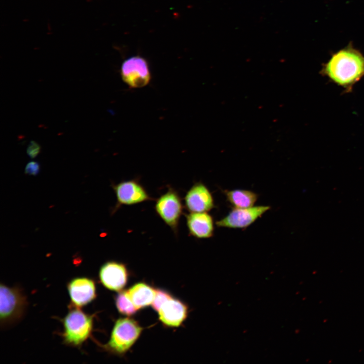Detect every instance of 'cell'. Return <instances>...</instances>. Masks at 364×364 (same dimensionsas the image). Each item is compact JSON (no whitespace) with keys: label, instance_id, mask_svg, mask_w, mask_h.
<instances>
[{"label":"cell","instance_id":"cell-17","mask_svg":"<svg viewBox=\"0 0 364 364\" xmlns=\"http://www.w3.org/2000/svg\"><path fill=\"white\" fill-rule=\"evenodd\" d=\"M172 297L167 291L162 289H156V295L152 304L153 309L158 312L161 306Z\"/></svg>","mask_w":364,"mask_h":364},{"label":"cell","instance_id":"cell-4","mask_svg":"<svg viewBox=\"0 0 364 364\" xmlns=\"http://www.w3.org/2000/svg\"><path fill=\"white\" fill-rule=\"evenodd\" d=\"M0 320L1 326H8L19 321L25 311V296L17 287H10L3 284L0 286Z\"/></svg>","mask_w":364,"mask_h":364},{"label":"cell","instance_id":"cell-10","mask_svg":"<svg viewBox=\"0 0 364 364\" xmlns=\"http://www.w3.org/2000/svg\"><path fill=\"white\" fill-rule=\"evenodd\" d=\"M184 200L189 212H208L215 207L212 194L201 182L195 183L187 192Z\"/></svg>","mask_w":364,"mask_h":364},{"label":"cell","instance_id":"cell-7","mask_svg":"<svg viewBox=\"0 0 364 364\" xmlns=\"http://www.w3.org/2000/svg\"><path fill=\"white\" fill-rule=\"evenodd\" d=\"M121 76L123 81L131 87L140 88L147 85L151 79L148 62L139 55L127 58L122 63Z\"/></svg>","mask_w":364,"mask_h":364},{"label":"cell","instance_id":"cell-13","mask_svg":"<svg viewBox=\"0 0 364 364\" xmlns=\"http://www.w3.org/2000/svg\"><path fill=\"white\" fill-rule=\"evenodd\" d=\"M189 235L197 239L213 237L214 231L212 216L208 212H189L185 214Z\"/></svg>","mask_w":364,"mask_h":364},{"label":"cell","instance_id":"cell-19","mask_svg":"<svg viewBox=\"0 0 364 364\" xmlns=\"http://www.w3.org/2000/svg\"><path fill=\"white\" fill-rule=\"evenodd\" d=\"M40 146L34 141H31L27 148V154L31 158H35L40 152Z\"/></svg>","mask_w":364,"mask_h":364},{"label":"cell","instance_id":"cell-18","mask_svg":"<svg viewBox=\"0 0 364 364\" xmlns=\"http://www.w3.org/2000/svg\"><path fill=\"white\" fill-rule=\"evenodd\" d=\"M40 171L39 164L36 162L31 161L29 162L26 165L25 173L26 174L35 176Z\"/></svg>","mask_w":364,"mask_h":364},{"label":"cell","instance_id":"cell-8","mask_svg":"<svg viewBox=\"0 0 364 364\" xmlns=\"http://www.w3.org/2000/svg\"><path fill=\"white\" fill-rule=\"evenodd\" d=\"M269 206H256L248 208L233 207L224 217L216 221L218 227L246 229L270 209Z\"/></svg>","mask_w":364,"mask_h":364},{"label":"cell","instance_id":"cell-15","mask_svg":"<svg viewBox=\"0 0 364 364\" xmlns=\"http://www.w3.org/2000/svg\"><path fill=\"white\" fill-rule=\"evenodd\" d=\"M226 200L235 208H248L254 206L258 195L247 190L235 189L224 191Z\"/></svg>","mask_w":364,"mask_h":364},{"label":"cell","instance_id":"cell-3","mask_svg":"<svg viewBox=\"0 0 364 364\" xmlns=\"http://www.w3.org/2000/svg\"><path fill=\"white\" fill-rule=\"evenodd\" d=\"M63 326L62 337L64 343L74 347L80 346L91 335L93 328V316L76 307L65 316Z\"/></svg>","mask_w":364,"mask_h":364},{"label":"cell","instance_id":"cell-5","mask_svg":"<svg viewBox=\"0 0 364 364\" xmlns=\"http://www.w3.org/2000/svg\"><path fill=\"white\" fill-rule=\"evenodd\" d=\"M154 208L157 215L175 235H177L184 208L181 198L177 191L168 187L167 192L156 200Z\"/></svg>","mask_w":364,"mask_h":364},{"label":"cell","instance_id":"cell-16","mask_svg":"<svg viewBox=\"0 0 364 364\" xmlns=\"http://www.w3.org/2000/svg\"><path fill=\"white\" fill-rule=\"evenodd\" d=\"M115 301L118 312L123 315L131 316L138 310L128 297L126 290L119 292L116 296Z\"/></svg>","mask_w":364,"mask_h":364},{"label":"cell","instance_id":"cell-1","mask_svg":"<svg viewBox=\"0 0 364 364\" xmlns=\"http://www.w3.org/2000/svg\"><path fill=\"white\" fill-rule=\"evenodd\" d=\"M321 74L346 92L364 77V55L349 44L332 54Z\"/></svg>","mask_w":364,"mask_h":364},{"label":"cell","instance_id":"cell-9","mask_svg":"<svg viewBox=\"0 0 364 364\" xmlns=\"http://www.w3.org/2000/svg\"><path fill=\"white\" fill-rule=\"evenodd\" d=\"M128 271L125 264L115 261H108L100 268L99 277L101 283L107 289L120 291L127 284Z\"/></svg>","mask_w":364,"mask_h":364},{"label":"cell","instance_id":"cell-2","mask_svg":"<svg viewBox=\"0 0 364 364\" xmlns=\"http://www.w3.org/2000/svg\"><path fill=\"white\" fill-rule=\"evenodd\" d=\"M143 329L133 318H119L115 323L109 340L104 348L112 354L124 355L137 341Z\"/></svg>","mask_w":364,"mask_h":364},{"label":"cell","instance_id":"cell-6","mask_svg":"<svg viewBox=\"0 0 364 364\" xmlns=\"http://www.w3.org/2000/svg\"><path fill=\"white\" fill-rule=\"evenodd\" d=\"M116 197V203L112 210L113 214L122 205H132L155 199L151 197L138 179L121 181L111 185Z\"/></svg>","mask_w":364,"mask_h":364},{"label":"cell","instance_id":"cell-11","mask_svg":"<svg viewBox=\"0 0 364 364\" xmlns=\"http://www.w3.org/2000/svg\"><path fill=\"white\" fill-rule=\"evenodd\" d=\"M67 289L71 301L76 307L87 305L96 297L95 282L86 277L72 279L67 285Z\"/></svg>","mask_w":364,"mask_h":364},{"label":"cell","instance_id":"cell-12","mask_svg":"<svg viewBox=\"0 0 364 364\" xmlns=\"http://www.w3.org/2000/svg\"><path fill=\"white\" fill-rule=\"evenodd\" d=\"M188 312L187 304L173 297L166 301L158 311L160 322L170 328L180 326L187 318Z\"/></svg>","mask_w":364,"mask_h":364},{"label":"cell","instance_id":"cell-14","mask_svg":"<svg viewBox=\"0 0 364 364\" xmlns=\"http://www.w3.org/2000/svg\"><path fill=\"white\" fill-rule=\"evenodd\" d=\"M126 291L135 307L139 310L152 305L156 289L148 284L140 282L134 284Z\"/></svg>","mask_w":364,"mask_h":364}]
</instances>
